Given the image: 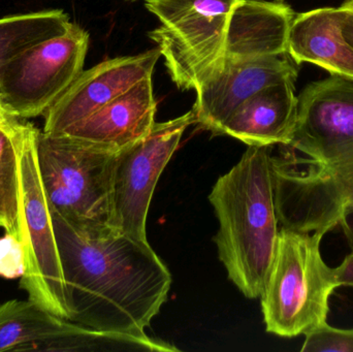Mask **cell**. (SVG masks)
Masks as SVG:
<instances>
[{"instance_id": "cell-3", "label": "cell", "mask_w": 353, "mask_h": 352, "mask_svg": "<svg viewBox=\"0 0 353 352\" xmlns=\"http://www.w3.org/2000/svg\"><path fill=\"white\" fill-rule=\"evenodd\" d=\"M271 156L272 147L248 146L209 196L219 221L214 237L218 256L228 278L248 299L263 293L280 231Z\"/></svg>"}, {"instance_id": "cell-19", "label": "cell", "mask_w": 353, "mask_h": 352, "mask_svg": "<svg viewBox=\"0 0 353 352\" xmlns=\"http://www.w3.org/2000/svg\"><path fill=\"white\" fill-rule=\"evenodd\" d=\"M305 336L302 352H353V328H334L325 322Z\"/></svg>"}, {"instance_id": "cell-12", "label": "cell", "mask_w": 353, "mask_h": 352, "mask_svg": "<svg viewBox=\"0 0 353 352\" xmlns=\"http://www.w3.org/2000/svg\"><path fill=\"white\" fill-rule=\"evenodd\" d=\"M296 65L288 54L224 63L221 72L195 89L196 123L219 134L226 120L249 97L272 85L296 81Z\"/></svg>"}, {"instance_id": "cell-1", "label": "cell", "mask_w": 353, "mask_h": 352, "mask_svg": "<svg viewBox=\"0 0 353 352\" xmlns=\"http://www.w3.org/2000/svg\"><path fill=\"white\" fill-rule=\"evenodd\" d=\"M298 99L294 136L271 156L278 220L323 236L339 229L353 249V79L331 74Z\"/></svg>"}, {"instance_id": "cell-6", "label": "cell", "mask_w": 353, "mask_h": 352, "mask_svg": "<svg viewBox=\"0 0 353 352\" xmlns=\"http://www.w3.org/2000/svg\"><path fill=\"white\" fill-rule=\"evenodd\" d=\"M39 134L32 124L22 122L12 134L22 205L20 242L24 273L20 277V287L29 301L59 318L72 320V304L51 206L37 161Z\"/></svg>"}, {"instance_id": "cell-16", "label": "cell", "mask_w": 353, "mask_h": 352, "mask_svg": "<svg viewBox=\"0 0 353 352\" xmlns=\"http://www.w3.org/2000/svg\"><path fill=\"white\" fill-rule=\"evenodd\" d=\"M341 8H321L294 16L288 54L300 65L315 64L331 74L353 79V47L342 33Z\"/></svg>"}, {"instance_id": "cell-2", "label": "cell", "mask_w": 353, "mask_h": 352, "mask_svg": "<svg viewBox=\"0 0 353 352\" xmlns=\"http://www.w3.org/2000/svg\"><path fill=\"white\" fill-rule=\"evenodd\" d=\"M72 322L145 335L165 303L172 275L148 241L115 233L91 237L52 210Z\"/></svg>"}, {"instance_id": "cell-9", "label": "cell", "mask_w": 353, "mask_h": 352, "mask_svg": "<svg viewBox=\"0 0 353 352\" xmlns=\"http://www.w3.org/2000/svg\"><path fill=\"white\" fill-rule=\"evenodd\" d=\"M179 351L145 335L105 332L59 318L28 299L0 304V352Z\"/></svg>"}, {"instance_id": "cell-14", "label": "cell", "mask_w": 353, "mask_h": 352, "mask_svg": "<svg viewBox=\"0 0 353 352\" xmlns=\"http://www.w3.org/2000/svg\"><path fill=\"white\" fill-rule=\"evenodd\" d=\"M296 81L272 85L245 101L222 125L228 134L248 146L273 147L290 143L298 120Z\"/></svg>"}, {"instance_id": "cell-18", "label": "cell", "mask_w": 353, "mask_h": 352, "mask_svg": "<svg viewBox=\"0 0 353 352\" xmlns=\"http://www.w3.org/2000/svg\"><path fill=\"white\" fill-rule=\"evenodd\" d=\"M0 227L21 240L22 205L18 161L12 136L0 130Z\"/></svg>"}, {"instance_id": "cell-8", "label": "cell", "mask_w": 353, "mask_h": 352, "mask_svg": "<svg viewBox=\"0 0 353 352\" xmlns=\"http://www.w3.org/2000/svg\"><path fill=\"white\" fill-rule=\"evenodd\" d=\"M88 45V33L72 23L4 66L0 93L10 113L18 119L45 115L82 74Z\"/></svg>"}, {"instance_id": "cell-23", "label": "cell", "mask_w": 353, "mask_h": 352, "mask_svg": "<svg viewBox=\"0 0 353 352\" xmlns=\"http://www.w3.org/2000/svg\"><path fill=\"white\" fill-rule=\"evenodd\" d=\"M342 14V33L347 43L353 47V0H346L341 6Z\"/></svg>"}, {"instance_id": "cell-17", "label": "cell", "mask_w": 353, "mask_h": 352, "mask_svg": "<svg viewBox=\"0 0 353 352\" xmlns=\"http://www.w3.org/2000/svg\"><path fill=\"white\" fill-rule=\"evenodd\" d=\"M70 17L62 10H45L0 18V72L30 48L66 32Z\"/></svg>"}, {"instance_id": "cell-7", "label": "cell", "mask_w": 353, "mask_h": 352, "mask_svg": "<svg viewBox=\"0 0 353 352\" xmlns=\"http://www.w3.org/2000/svg\"><path fill=\"white\" fill-rule=\"evenodd\" d=\"M239 0H144L161 26L149 32L181 90L221 72L230 14Z\"/></svg>"}, {"instance_id": "cell-13", "label": "cell", "mask_w": 353, "mask_h": 352, "mask_svg": "<svg viewBox=\"0 0 353 352\" xmlns=\"http://www.w3.org/2000/svg\"><path fill=\"white\" fill-rule=\"evenodd\" d=\"M157 109L152 76H149L62 132L121 150L148 136Z\"/></svg>"}, {"instance_id": "cell-24", "label": "cell", "mask_w": 353, "mask_h": 352, "mask_svg": "<svg viewBox=\"0 0 353 352\" xmlns=\"http://www.w3.org/2000/svg\"><path fill=\"white\" fill-rule=\"evenodd\" d=\"M128 1L134 2V1H139V0H128Z\"/></svg>"}, {"instance_id": "cell-10", "label": "cell", "mask_w": 353, "mask_h": 352, "mask_svg": "<svg viewBox=\"0 0 353 352\" xmlns=\"http://www.w3.org/2000/svg\"><path fill=\"white\" fill-rule=\"evenodd\" d=\"M194 123L192 109L170 121L155 122L148 136L118 151L112 185V222L117 233L147 241V216L157 182L185 130Z\"/></svg>"}, {"instance_id": "cell-21", "label": "cell", "mask_w": 353, "mask_h": 352, "mask_svg": "<svg viewBox=\"0 0 353 352\" xmlns=\"http://www.w3.org/2000/svg\"><path fill=\"white\" fill-rule=\"evenodd\" d=\"M336 282L338 287H350L353 289V249L352 253L344 258L342 264L334 269Z\"/></svg>"}, {"instance_id": "cell-20", "label": "cell", "mask_w": 353, "mask_h": 352, "mask_svg": "<svg viewBox=\"0 0 353 352\" xmlns=\"http://www.w3.org/2000/svg\"><path fill=\"white\" fill-rule=\"evenodd\" d=\"M8 260V276L6 278L21 277L24 273V258L21 242L12 236L6 235L0 240V275Z\"/></svg>"}, {"instance_id": "cell-4", "label": "cell", "mask_w": 353, "mask_h": 352, "mask_svg": "<svg viewBox=\"0 0 353 352\" xmlns=\"http://www.w3.org/2000/svg\"><path fill=\"white\" fill-rule=\"evenodd\" d=\"M118 151L65 132L39 134L37 161L52 210L91 237L117 233L112 185Z\"/></svg>"}, {"instance_id": "cell-5", "label": "cell", "mask_w": 353, "mask_h": 352, "mask_svg": "<svg viewBox=\"0 0 353 352\" xmlns=\"http://www.w3.org/2000/svg\"><path fill=\"white\" fill-rule=\"evenodd\" d=\"M325 236L281 227L275 256L261 293L268 333L296 338L327 322L337 289L334 269L321 256Z\"/></svg>"}, {"instance_id": "cell-11", "label": "cell", "mask_w": 353, "mask_h": 352, "mask_svg": "<svg viewBox=\"0 0 353 352\" xmlns=\"http://www.w3.org/2000/svg\"><path fill=\"white\" fill-rule=\"evenodd\" d=\"M159 48L134 56L105 60L82 74L45 113L43 132L58 134L86 119L122 93L152 76Z\"/></svg>"}, {"instance_id": "cell-25", "label": "cell", "mask_w": 353, "mask_h": 352, "mask_svg": "<svg viewBox=\"0 0 353 352\" xmlns=\"http://www.w3.org/2000/svg\"><path fill=\"white\" fill-rule=\"evenodd\" d=\"M279 1H282V0H279Z\"/></svg>"}, {"instance_id": "cell-22", "label": "cell", "mask_w": 353, "mask_h": 352, "mask_svg": "<svg viewBox=\"0 0 353 352\" xmlns=\"http://www.w3.org/2000/svg\"><path fill=\"white\" fill-rule=\"evenodd\" d=\"M21 123L22 122L20 121V119L10 113L2 101L1 93H0V130L6 132L8 136H12Z\"/></svg>"}, {"instance_id": "cell-15", "label": "cell", "mask_w": 353, "mask_h": 352, "mask_svg": "<svg viewBox=\"0 0 353 352\" xmlns=\"http://www.w3.org/2000/svg\"><path fill=\"white\" fill-rule=\"evenodd\" d=\"M294 16L283 2L239 0L228 23L224 63L288 54Z\"/></svg>"}]
</instances>
